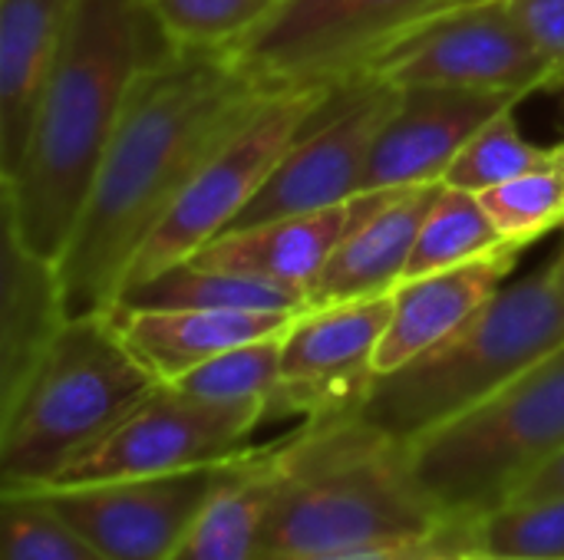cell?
<instances>
[{
    "label": "cell",
    "instance_id": "obj_1",
    "mask_svg": "<svg viewBox=\"0 0 564 560\" xmlns=\"http://www.w3.org/2000/svg\"><path fill=\"white\" fill-rule=\"evenodd\" d=\"M271 92L228 50L172 46L142 73L56 261L69 317L116 307L152 231Z\"/></svg>",
    "mask_w": 564,
    "mask_h": 560
},
{
    "label": "cell",
    "instance_id": "obj_2",
    "mask_svg": "<svg viewBox=\"0 0 564 560\" xmlns=\"http://www.w3.org/2000/svg\"><path fill=\"white\" fill-rule=\"evenodd\" d=\"M172 50L145 0H79L0 208L20 241L59 261L142 73Z\"/></svg>",
    "mask_w": 564,
    "mask_h": 560
},
{
    "label": "cell",
    "instance_id": "obj_3",
    "mask_svg": "<svg viewBox=\"0 0 564 560\" xmlns=\"http://www.w3.org/2000/svg\"><path fill=\"white\" fill-rule=\"evenodd\" d=\"M469 535L416 485L406 446L350 409L281 439L278 485L254 560H311Z\"/></svg>",
    "mask_w": 564,
    "mask_h": 560
},
{
    "label": "cell",
    "instance_id": "obj_4",
    "mask_svg": "<svg viewBox=\"0 0 564 560\" xmlns=\"http://www.w3.org/2000/svg\"><path fill=\"white\" fill-rule=\"evenodd\" d=\"M564 347V284L545 271L506 284L469 323L413 363L373 376L350 409L367 426L410 446L479 406Z\"/></svg>",
    "mask_w": 564,
    "mask_h": 560
},
{
    "label": "cell",
    "instance_id": "obj_5",
    "mask_svg": "<svg viewBox=\"0 0 564 560\" xmlns=\"http://www.w3.org/2000/svg\"><path fill=\"white\" fill-rule=\"evenodd\" d=\"M155 386L109 314L69 317L20 393L0 406V492L50 488Z\"/></svg>",
    "mask_w": 564,
    "mask_h": 560
},
{
    "label": "cell",
    "instance_id": "obj_6",
    "mask_svg": "<svg viewBox=\"0 0 564 560\" xmlns=\"http://www.w3.org/2000/svg\"><path fill=\"white\" fill-rule=\"evenodd\" d=\"M564 452V347L406 446L410 472L473 541V525L509 505Z\"/></svg>",
    "mask_w": 564,
    "mask_h": 560
},
{
    "label": "cell",
    "instance_id": "obj_7",
    "mask_svg": "<svg viewBox=\"0 0 564 560\" xmlns=\"http://www.w3.org/2000/svg\"><path fill=\"white\" fill-rule=\"evenodd\" d=\"M456 0H281L228 53L268 89L367 76L400 36Z\"/></svg>",
    "mask_w": 564,
    "mask_h": 560
},
{
    "label": "cell",
    "instance_id": "obj_8",
    "mask_svg": "<svg viewBox=\"0 0 564 560\" xmlns=\"http://www.w3.org/2000/svg\"><path fill=\"white\" fill-rule=\"evenodd\" d=\"M330 89L334 86L274 89L258 106V112L198 168L165 221L139 251L126 287L195 257L205 244L225 234L264 188V182L271 178L291 142L301 135V129L324 106Z\"/></svg>",
    "mask_w": 564,
    "mask_h": 560
},
{
    "label": "cell",
    "instance_id": "obj_9",
    "mask_svg": "<svg viewBox=\"0 0 564 560\" xmlns=\"http://www.w3.org/2000/svg\"><path fill=\"white\" fill-rule=\"evenodd\" d=\"M268 419L271 413L264 403H212L182 393L172 383H159L50 488L152 479L218 465L251 449L248 439Z\"/></svg>",
    "mask_w": 564,
    "mask_h": 560
},
{
    "label": "cell",
    "instance_id": "obj_10",
    "mask_svg": "<svg viewBox=\"0 0 564 560\" xmlns=\"http://www.w3.org/2000/svg\"><path fill=\"white\" fill-rule=\"evenodd\" d=\"M370 73L397 86L482 89L519 102L562 86L555 66L519 26L509 0H456L400 36Z\"/></svg>",
    "mask_w": 564,
    "mask_h": 560
},
{
    "label": "cell",
    "instance_id": "obj_11",
    "mask_svg": "<svg viewBox=\"0 0 564 560\" xmlns=\"http://www.w3.org/2000/svg\"><path fill=\"white\" fill-rule=\"evenodd\" d=\"M397 99L400 86L373 73L334 86L231 228L337 208L364 195L373 142Z\"/></svg>",
    "mask_w": 564,
    "mask_h": 560
},
{
    "label": "cell",
    "instance_id": "obj_12",
    "mask_svg": "<svg viewBox=\"0 0 564 560\" xmlns=\"http://www.w3.org/2000/svg\"><path fill=\"white\" fill-rule=\"evenodd\" d=\"M390 314L393 294L304 307L281 337V386L271 419H321L354 409L377 376Z\"/></svg>",
    "mask_w": 564,
    "mask_h": 560
},
{
    "label": "cell",
    "instance_id": "obj_13",
    "mask_svg": "<svg viewBox=\"0 0 564 560\" xmlns=\"http://www.w3.org/2000/svg\"><path fill=\"white\" fill-rule=\"evenodd\" d=\"M235 459L152 479L46 488L40 495L106 558L172 560Z\"/></svg>",
    "mask_w": 564,
    "mask_h": 560
},
{
    "label": "cell",
    "instance_id": "obj_14",
    "mask_svg": "<svg viewBox=\"0 0 564 560\" xmlns=\"http://www.w3.org/2000/svg\"><path fill=\"white\" fill-rule=\"evenodd\" d=\"M516 96L456 89V86H400L364 175V191L443 185L463 145Z\"/></svg>",
    "mask_w": 564,
    "mask_h": 560
},
{
    "label": "cell",
    "instance_id": "obj_15",
    "mask_svg": "<svg viewBox=\"0 0 564 560\" xmlns=\"http://www.w3.org/2000/svg\"><path fill=\"white\" fill-rule=\"evenodd\" d=\"M440 191L443 185L367 191L364 215L307 290V307L393 294L406 281L420 228Z\"/></svg>",
    "mask_w": 564,
    "mask_h": 560
},
{
    "label": "cell",
    "instance_id": "obj_16",
    "mask_svg": "<svg viewBox=\"0 0 564 560\" xmlns=\"http://www.w3.org/2000/svg\"><path fill=\"white\" fill-rule=\"evenodd\" d=\"M516 257L519 251L506 248L459 267L403 281L393 290V314L377 350V376L413 363L469 323L506 287Z\"/></svg>",
    "mask_w": 564,
    "mask_h": 560
},
{
    "label": "cell",
    "instance_id": "obj_17",
    "mask_svg": "<svg viewBox=\"0 0 564 560\" xmlns=\"http://www.w3.org/2000/svg\"><path fill=\"white\" fill-rule=\"evenodd\" d=\"M364 205H367V191L337 208L231 228L188 261L307 294L321 277V271L327 267L337 244L364 215Z\"/></svg>",
    "mask_w": 564,
    "mask_h": 560
},
{
    "label": "cell",
    "instance_id": "obj_18",
    "mask_svg": "<svg viewBox=\"0 0 564 560\" xmlns=\"http://www.w3.org/2000/svg\"><path fill=\"white\" fill-rule=\"evenodd\" d=\"M66 320L59 264L30 251L0 208V406L20 393Z\"/></svg>",
    "mask_w": 564,
    "mask_h": 560
},
{
    "label": "cell",
    "instance_id": "obj_19",
    "mask_svg": "<svg viewBox=\"0 0 564 560\" xmlns=\"http://www.w3.org/2000/svg\"><path fill=\"white\" fill-rule=\"evenodd\" d=\"M79 0H0V182L20 168L36 102Z\"/></svg>",
    "mask_w": 564,
    "mask_h": 560
},
{
    "label": "cell",
    "instance_id": "obj_20",
    "mask_svg": "<svg viewBox=\"0 0 564 560\" xmlns=\"http://www.w3.org/2000/svg\"><path fill=\"white\" fill-rule=\"evenodd\" d=\"M109 317L119 327L122 340L129 343V350L145 363V370L159 383H175L235 347L284 333L297 314L112 307Z\"/></svg>",
    "mask_w": 564,
    "mask_h": 560
},
{
    "label": "cell",
    "instance_id": "obj_21",
    "mask_svg": "<svg viewBox=\"0 0 564 560\" xmlns=\"http://www.w3.org/2000/svg\"><path fill=\"white\" fill-rule=\"evenodd\" d=\"M281 439L241 452L208 495L172 560H254L278 485Z\"/></svg>",
    "mask_w": 564,
    "mask_h": 560
},
{
    "label": "cell",
    "instance_id": "obj_22",
    "mask_svg": "<svg viewBox=\"0 0 564 560\" xmlns=\"http://www.w3.org/2000/svg\"><path fill=\"white\" fill-rule=\"evenodd\" d=\"M116 307H142V310H271V314H301L307 307V294L218 271L202 267L195 261L172 264L139 284H129Z\"/></svg>",
    "mask_w": 564,
    "mask_h": 560
},
{
    "label": "cell",
    "instance_id": "obj_23",
    "mask_svg": "<svg viewBox=\"0 0 564 560\" xmlns=\"http://www.w3.org/2000/svg\"><path fill=\"white\" fill-rule=\"evenodd\" d=\"M506 248L509 244L502 241L482 198L476 191L443 185V191L436 195V201L420 228V238H416V248H413V257L406 267V281L433 274V271L459 267V264L489 257Z\"/></svg>",
    "mask_w": 564,
    "mask_h": 560
},
{
    "label": "cell",
    "instance_id": "obj_24",
    "mask_svg": "<svg viewBox=\"0 0 564 560\" xmlns=\"http://www.w3.org/2000/svg\"><path fill=\"white\" fill-rule=\"evenodd\" d=\"M562 158V145H539L532 139L522 135L519 119H516V106L502 109L499 116H492L456 155V162L446 172L449 188H463V191H489L496 185H506L532 168L552 165Z\"/></svg>",
    "mask_w": 564,
    "mask_h": 560
},
{
    "label": "cell",
    "instance_id": "obj_25",
    "mask_svg": "<svg viewBox=\"0 0 564 560\" xmlns=\"http://www.w3.org/2000/svg\"><path fill=\"white\" fill-rule=\"evenodd\" d=\"M0 560H112L40 492H0Z\"/></svg>",
    "mask_w": 564,
    "mask_h": 560
},
{
    "label": "cell",
    "instance_id": "obj_26",
    "mask_svg": "<svg viewBox=\"0 0 564 560\" xmlns=\"http://www.w3.org/2000/svg\"><path fill=\"white\" fill-rule=\"evenodd\" d=\"M281 337L284 333L235 347L185 373L172 386L212 403H264L271 413L281 386Z\"/></svg>",
    "mask_w": 564,
    "mask_h": 560
},
{
    "label": "cell",
    "instance_id": "obj_27",
    "mask_svg": "<svg viewBox=\"0 0 564 560\" xmlns=\"http://www.w3.org/2000/svg\"><path fill=\"white\" fill-rule=\"evenodd\" d=\"M492 215L502 241L516 251L564 228V168L562 162L532 168L506 185L479 195Z\"/></svg>",
    "mask_w": 564,
    "mask_h": 560
},
{
    "label": "cell",
    "instance_id": "obj_28",
    "mask_svg": "<svg viewBox=\"0 0 564 560\" xmlns=\"http://www.w3.org/2000/svg\"><path fill=\"white\" fill-rule=\"evenodd\" d=\"M473 551L509 560H564V495L509 502L473 525Z\"/></svg>",
    "mask_w": 564,
    "mask_h": 560
},
{
    "label": "cell",
    "instance_id": "obj_29",
    "mask_svg": "<svg viewBox=\"0 0 564 560\" xmlns=\"http://www.w3.org/2000/svg\"><path fill=\"white\" fill-rule=\"evenodd\" d=\"M281 0H145L172 46L228 50Z\"/></svg>",
    "mask_w": 564,
    "mask_h": 560
},
{
    "label": "cell",
    "instance_id": "obj_30",
    "mask_svg": "<svg viewBox=\"0 0 564 560\" xmlns=\"http://www.w3.org/2000/svg\"><path fill=\"white\" fill-rule=\"evenodd\" d=\"M509 7L564 83V0H509Z\"/></svg>",
    "mask_w": 564,
    "mask_h": 560
},
{
    "label": "cell",
    "instance_id": "obj_31",
    "mask_svg": "<svg viewBox=\"0 0 564 560\" xmlns=\"http://www.w3.org/2000/svg\"><path fill=\"white\" fill-rule=\"evenodd\" d=\"M469 545L459 538H440V541H420V545H397V548H370V551H347L330 558L311 560H466Z\"/></svg>",
    "mask_w": 564,
    "mask_h": 560
},
{
    "label": "cell",
    "instance_id": "obj_32",
    "mask_svg": "<svg viewBox=\"0 0 564 560\" xmlns=\"http://www.w3.org/2000/svg\"><path fill=\"white\" fill-rule=\"evenodd\" d=\"M564 495V452L552 459L512 502H539V498H562Z\"/></svg>",
    "mask_w": 564,
    "mask_h": 560
},
{
    "label": "cell",
    "instance_id": "obj_33",
    "mask_svg": "<svg viewBox=\"0 0 564 560\" xmlns=\"http://www.w3.org/2000/svg\"><path fill=\"white\" fill-rule=\"evenodd\" d=\"M552 267H555V274L562 277V284H564V248H562V254H558V257L552 261Z\"/></svg>",
    "mask_w": 564,
    "mask_h": 560
},
{
    "label": "cell",
    "instance_id": "obj_34",
    "mask_svg": "<svg viewBox=\"0 0 564 560\" xmlns=\"http://www.w3.org/2000/svg\"><path fill=\"white\" fill-rule=\"evenodd\" d=\"M466 560H509V558H489V554H476V551H466Z\"/></svg>",
    "mask_w": 564,
    "mask_h": 560
},
{
    "label": "cell",
    "instance_id": "obj_35",
    "mask_svg": "<svg viewBox=\"0 0 564 560\" xmlns=\"http://www.w3.org/2000/svg\"><path fill=\"white\" fill-rule=\"evenodd\" d=\"M558 162H562V168H564V142H562V158H558Z\"/></svg>",
    "mask_w": 564,
    "mask_h": 560
}]
</instances>
